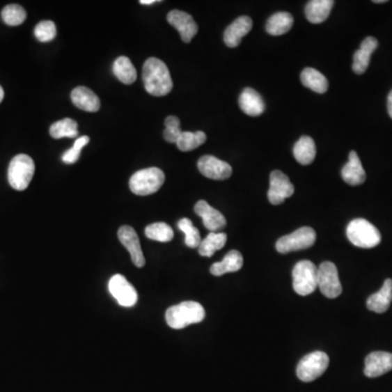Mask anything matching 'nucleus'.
Returning <instances> with one entry per match:
<instances>
[{
  "instance_id": "f257e3e1",
  "label": "nucleus",
  "mask_w": 392,
  "mask_h": 392,
  "mask_svg": "<svg viewBox=\"0 0 392 392\" xmlns=\"http://www.w3.org/2000/svg\"><path fill=\"white\" fill-rule=\"evenodd\" d=\"M143 82L145 90L150 95H168L173 88V79L169 69L164 61L158 58H148L143 65Z\"/></svg>"
},
{
  "instance_id": "f03ea898",
  "label": "nucleus",
  "mask_w": 392,
  "mask_h": 392,
  "mask_svg": "<svg viewBox=\"0 0 392 392\" xmlns=\"http://www.w3.org/2000/svg\"><path fill=\"white\" fill-rule=\"evenodd\" d=\"M205 318V310L200 303L185 301L168 308L166 322L173 329H183L187 326L198 324Z\"/></svg>"
},
{
  "instance_id": "7ed1b4c3",
  "label": "nucleus",
  "mask_w": 392,
  "mask_h": 392,
  "mask_svg": "<svg viewBox=\"0 0 392 392\" xmlns=\"http://www.w3.org/2000/svg\"><path fill=\"white\" fill-rule=\"evenodd\" d=\"M347 237L353 245L361 249H373L382 241L377 228L362 218L352 220L347 228Z\"/></svg>"
},
{
  "instance_id": "20e7f679",
  "label": "nucleus",
  "mask_w": 392,
  "mask_h": 392,
  "mask_svg": "<svg viewBox=\"0 0 392 392\" xmlns=\"http://www.w3.org/2000/svg\"><path fill=\"white\" fill-rule=\"evenodd\" d=\"M165 183V173L159 168L152 167L139 170L129 181L131 191L140 196L154 194Z\"/></svg>"
},
{
  "instance_id": "39448f33",
  "label": "nucleus",
  "mask_w": 392,
  "mask_h": 392,
  "mask_svg": "<svg viewBox=\"0 0 392 392\" xmlns=\"http://www.w3.org/2000/svg\"><path fill=\"white\" fill-rule=\"evenodd\" d=\"M36 173V165L32 158L20 154L13 158L8 168V181L11 187L17 191H24L32 181Z\"/></svg>"
},
{
  "instance_id": "423d86ee",
  "label": "nucleus",
  "mask_w": 392,
  "mask_h": 392,
  "mask_svg": "<svg viewBox=\"0 0 392 392\" xmlns=\"http://www.w3.org/2000/svg\"><path fill=\"white\" fill-rule=\"evenodd\" d=\"M318 267L311 260H301L293 268V289L299 295H310L317 288Z\"/></svg>"
},
{
  "instance_id": "0eeeda50",
  "label": "nucleus",
  "mask_w": 392,
  "mask_h": 392,
  "mask_svg": "<svg viewBox=\"0 0 392 392\" xmlns=\"http://www.w3.org/2000/svg\"><path fill=\"white\" fill-rule=\"evenodd\" d=\"M329 365V357L325 352L315 351L305 355L297 368L299 379L304 382H311L320 377Z\"/></svg>"
},
{
  "instance_id": "6e6552de",
  "label": "nucleus",
  "mask_w": 392,
  "mask_h": 392,
  "mask_svg": "<svg viewBox=\"0 0 392 392\" xmlns=\"http://www.w3.org/2000/svg\"><path fill=\"white\" fill-rule=\"evenodd\" d=\"M315 241H316L315 230L310 227H302L291 235L280 237L276 243V249L281 254H287L295 251L310 249L315 244Z\"/></svg>"
},
{
  "instance_id": "1a4fd4ad",
  "label": "nucleus",
  "mask_w": 392,
  "mask_h": 392,
  "mask_svg": "<svg viewBox=\"0 0 392 392\" xmlns=\"http://www.w3.org/2000/svg\"><path fill=\"white\" fill-rule=\"evenodd\" d=\"M317 287L320 292L329 299H336L343 293L337 267L331 262H324L318 267Z\"/></svg>"
},
{
  "instance_id": "9d476101",
  "label": "nucleus",
  "mask_w": 392,
  "mask_h": 392,
  "mask_svg": "<svg viewBox=\"0 0 392 392\" xmlns=\"http://www.w3.org/2000/svg\"><path fill=\"white\" fill-rule=\"evenodd\" d=\"M108 289L118 304L123 308H132L138 302V292L125 276L115 275L110 278Z\"/></svg>"
},
{
  "instance_id": "9b49d317",
  "label": "nucleus",
  "mask_w": 392,
  "mask_h": 392,
  "mask_svg": "<svg viewBox=\"0 0 392 392\" xmlns=\"http://www.w3.org/2000/svg\"><path fill=\"white\" fill-rule=\"evenodd\" d=\"M270 187L268 190V201L272 205H280L287 198H291L295 193V187L290 181L288 175H285L280 170H274L270 173Z\"/></svg>"
},
{
  "instance_id": "f8f14e48",
  "label": "nucleus",
  "mask_w": 392,
  "mask_h": 392,
  "mask_svg": "<svg viewBox=\"0 0 392 392\" xmlns=\"http://www.w3.org/2000/svg\"><path fill=\"white\" fill-rule=\"evenodd\" d=\"M198 167L204 177L212 180H226L233 175V167L215 156H203L198 160Z\"/></svg>"
},
{
  "instance_id": "ddd939ff",
  "label": "nucleus",
  "mask_w": 392,
  "mask_h": 392,
  "mask_svg": "<svg viewBox=\"0 0 392 392\" xmlns=\"http://www.w3.org/2000/svg\"><path fill=\"white\" fill-rule=\"evenodd\" d=\"M118 237L121 244L130 253L133 264L136 267L142 268L145 265V258L135 230L130 226H123L118 231Z\"/></svg>"
},
{
  "instance_id": "4468645a",
  "label": "nucleus",
  "mask_w": 392,
  "mask_h": 392,
  "mask_svg": "<svg viewBox=\"0 0 392 392\" xmlns=\"http://www.w3.org/2000/svg\"><path fill=\"white\" fill-rule=\"evenodd\" d=\"M167 20L169 24L173 25V28L177 29L178 32L180 33L181 38L185 42H190L198 33V24L195 23L192 15L185 11H170L167 15Z\"/></svg>"
},
{
  "instance_id": "2eb2a0df",
  "label": "nucleus",
  "mask_w": 392,
  "mask_h": 392,
  "mask_svg": "<svg viewBox=\"0 0 392 392\" xmlns=\"http://www.w3.org/2000/svg\"><path fill=\"white\" fill-rule=\"evenodd\" d=\"M194 212L202 218L203 224L210 233H217L227 226L225 216L219 210L212 207L206 201H198L195 204Z\"/></svg>"
},
{
  "instance_id": "dca6fc26",
  "label": "nucleus",
  "mask_w": 392,
  "mask_h": 392,
  "mask_svg": "<svg viewBox=\"0 0 392 392\" xmlns=\"http://www.w3.org/2000/svg\"><path fill=\"white\" fill-rule=\"evenodd\" d=\"M392 370V353L373 352L365 359L364 374L370 378H376Z\"/></svg>"
},
{
  "instance_id": "f3484780",
  "label": "nucleus",
  "mask_w": 392,
  "mask_h": 392,
  "mask_svg": "<svg viewBox=\"0 0 392 392\" xmlns=\"http://www.w3.org/2000/svg\"><path fill=\"white\" fill-rule=\"evenodd\" d=\"M253 28V21L250 17H240L233 21L231 24L226 29L224 34V40L226 45L230 48L237 47L240 45L241 40L246 34H249Z\"/></svg>"
},
{
  "instance_id": "a211bd4d",
  "label": "nucleus",
  "mask_w": 392,
  "mask_h": 392,
  "mask_svg": "<svg viewBox=\"0 0 392 392\" xmlns=\"http://www.w3.org/2000/svg\"><path fill=\"white\" fill-rule=\"evenodd\" d=\"M377 47L378 40L372 36L363 40L360 49L355 52L354 57H353L352 69L356 75H363L365 71L368 70L372 54Z\"/></svg>"
},
{
  "instance_id": "6ab92c4d",
  "label": "nucleus",
  "mask_w": 392,
  "mask_h": 392,
  "mask_svg": "<svg viewBox=\"0 0 392 392\" xmlns=\"http://www.w3.org/2000/svg\"><path fill=\"white\" fill-rule=\"evenodd\" d=\"M341 175H343L345 182L353 185V187L362 185L366 180L364 168L361 163L360 157L354 150L350 152L349 162L345 164V167L341 170Z\"/></svg>"
},
{
  "instance_id": "aec40b11",
  "label": "nucleus",
  "mask_w": 392,
  "mask_h": 392,
  "mask_svg": "<svg viewBox=\"0 0 392 392\" xmlns=\"http://www.w3.org/2000/svg\"><path fill=\"white\" fill-rule=\"evenodd\" d=\"M71 100L79 109L84 110L88 113H96L100 108L98 96L92 90L85 88V86L75 88L71 93Z\"/></svg>"
},
{
  "instance_id": "412c9836",
  "label": "nucleus",
  "mask_w": 392,
  "mask_h": 392,
  "mask_svg": "<svg viewBox=\"0 0 392 392\" xmlns=\"http://www.w3.org/2000/svg\"><path fill=\"white\" fill-rule=\"evenodd\" d=\"M392 302V279H386L382 289L368 299V308L372 312L382 314L389 310Z\"/></svg>"
},
{
  "instance_id": "4be33fe9",
  "label": "nucleus",
  "mask_w": 392,
  "mask_h": 392,
  "mask_svg": "<svg viewBox=\"0 0 392 392\" xmlns=\"http://www.w3.org/2000/svg\"><path fill=\"white\" fill-rule=\"evenodd\" d=\"M239 105L243 113L251 117H258L265 110V104L262 96L253 88H245L239 97Z\"/></svg>"
},
{
  "instance_id": "5701e85b",
  "label": "nucleus",
  "mask_w": 392,
  "mask_h": 392,
  "mask_svg": "<svg viewBox=\"0 0 392 392\" xmlns=\"http://www.w3.org/2000/svg\"><path fill=\"white\" fill-rule=\"evenodd\" d=\"M242 254L239 251L233 250L226 255L221 262L212 264V267H210V274L216 276V277H220V276L225 275L228 272H237L242 268Z\"/></svg>"
},
{
  "instance_id": "b1692460",
  "label": "nucleus",
  "mask_w": 392,
  "mask_h": 392,
  "mask_svg": "<svg viewBox=\"0 0 392 392\" xmlns=\"http://www.w3.org/2000/svg\"><path fill=\"white\" fill-rule=\"evenodd\" d=\"M334 5L332 0H312L305 8V15L311 23L318 24L327 20Z\"/></svg>"
},
{
  "instance_id": "393cba45",
  "label": "nucleus",
  "mask_w": 392,
  "mask_h": 392,
  "mask_svg": "<svg viewBox=\"0 0 392 392\" xmlns=\"http://www.w3.org/2000/svg\"><path fill=\"white\" fill-rule=\"evenodd\" d=\"M293 155L297 162L301 165H310L316 157V145L314 140L310 136H302L300 140L295 143L293 148Z\"/></svg>"
},
{
  "instance_id": "a878e982",
  "label": "nucleus",
  "mask_w": 392,
  "mask_h": 392,
  "mask_svg": "<svg viewBox=\"0 0 392 392\" xmlns=\"http://www.w3.org/2000/svg\"><path fill=\"white\" fill-rule=\"evenodd\" d=\"M301 82L305 88H310L318 94H324L328 90V80L325 75L314 68H305L301 73Z\"/></svg>"
},
{
  "instance_id": "bb28decb",
  "label": "nucleus",
  "mask_w": 392,
  "mask_h": 392,
  "mask_svg": "<svg viewBox=\"0 0 392 392\" xmlns=\"http://www.w3.org/2000/svg\"><path fill=\"white\" fill-rule=\"evenodd\" d=\"M113 71L118 80L123 84H132L136 80V70L129 58L125 56L117 58L113 65Z\"/></svg>"
},
{
  "instance_id": "cd10ccee",
  "label": "nucleus",
  "mask_w": 392,
  "mask_h": 392,
  "mask_svg": "<svg viewBox=\"0 0 392 392\" xmlns=\"http://www.w3.org/2000/svg\"><path fill=\"white\" fill-rule=\"evenodd\" d=\"M293 17L288 13H278L270 17L266 24V31L270 36H283L292 28Z\"/></svg>"
},
{
  "instance_id": "c85d7f7f",
  "label": "nucleus",
  "mask_w": 392,
  "mask_h": 392,
  "mask_svg": "<svg viewBox=\"0 0 392 392\" xmlns=\"http://www.w3.org/2000/svg\"><path fill=\"white\" fill-rule=\"evenodd\" d=\"M227 243V235L224 233H210L202 240L198 246V254L204 258H212L217 251L221 250Z\"/></svg>"
},
{
  "instance_id": "c756f323",
  "label": "nucleus",
  "mask_w": 392,
  "mask_h": 392,
  "mask_svg": "<svg viewBox=\"0 0 392 392\" xmlns=\"http://www.w3.org/2000/svg\"><path fill=\"white\" fill-rule=\"evenodd\" d=\"M50 135L54 139L69 138L75 139L78 136V123L71 118H65L63 120L53 123L49 129Z\"/></svg>"
},
{
  "instance_id": "7c9ffc66",
  "label": "nucleus",
  "mask_w": 392,
  "mask_h": 392,
  "mask_svg": "<svg viewBox=\"0 0 392 392\" xmlns=\"http://www.w3.org/2000/svg\"><path fill=\"white\" fill-rule=\"evenodd\" d=\"M205 141L206 134L203 131H198V132L182 131L180 138L178 139L175 144L181 152H190V150L200 148L201 145L205 143Z\"/></svg>"
},
{
  "instance_id": "2f4dec72",
  "label": "nucleus",
  "mask_w": 392,
  "mask_h": 392,
  "mask_svg": "<svg viewBox=\"0 0 392 392\" xmlns=\"http://www.w3.org/2000/svg\"><path fill=\"white\" fill-rule=\"evenodd\" d=\"M145 235L152 241L170 242L173 239V230L165 223H155L145 228Z\"/></svg>"
},
{
  "instance_id": "473e14b6",
  "label": "nucleus",
  "mask_w": 392,
  "mask_h": 392,
  "mask_svg": "<svg viewBox=\"0 0 392 392\" xmlns=\"http://www.w3.org/2000/svg\"><path fill=\"white\" fill-rule=\"evenodd\" d=\"M178 227L182 233H185V245L191 249H198L202 240H201L200 231L193 226L192 221L187 218H182V219L179 220Z\"/></svg>"
},
{
  "instance_id": "72a5a7b5",
  "label": "nucleus",
  "mask_w": 392,
  "mask_h": 392,
  "mask_svg": "<svg viewBox=\"0 0 392 392\" xmlns=\"http://www.w3.org/2000/svg\"><path fill=\"white\" fill-rule=\"evenodd\" d=\"M1 17L6 24L17 26L24 22L26 19V11L20 5H8L3 8Z\"/></svg>"
},
{
  "instance_id": "f704fd0d",
  "label": "nucleus",
  "mask_w": 392,
  "mask_h": 392,
  "mask_svg": "<svg viewBox=\"0 0 392 392\" xmlns=\"http://www.w3.org/2000/svg\"><path fill=\"white\" fill-rule=\"evenodd\" d=\"M34 36L40 42L53 40L57 36V29L53 21H42L34 29Z\"/></svg>"
},
{
  "instance_id": "c9c22d12",
  "label": "nucleus",
  "mask_w": 392,
  "mask_h": 392,
  "mask_svg": "<svg viewBox=\"0 0 392 392\" xmlns=\"http://www.w3.org/2000/svg\"><path fill=\"white\" fill-rule=\"evenodd\" d=\"M166 130L164 132V138L167 142L177 143L178 139L180 138L181 131L180 120L175 116H168L165 121Z\"/></svg>"
},
{
  "instance_id": "e433bc0d",
  "label": "nucleus",
  "mask_w": 392,
  "mask_h": 392,
  "mask_svg": "<svg viewBox=\"0 0 392 392\" xmlns=\"http://www.w3.org/2000/svg\"><path fill=\"white\" fill-rule=\"evenodd\" d=\"M90 142V139L86 135L84 136H81V138L77 139L75 144H73L72 148L68 150L63 155V162L68 165H71V164H75V162H78L79 158H80L81 150L84 146L88 145Z\"/></svg>"
},
{
  "instance_id": "4c0bfd02",
  "label": "nucleus",
  "mask_w": 392,
  "mask_h": 392,
  "mask_svg": "<svg viewBox=\"0 0 392 392\" xmlns=\"http://www.w3.org/2000/svg\"><path fill=\"white\" fill-rule=\"evenodd\" d=\"M388 113H389V116L392 119V90L390 92L389 96H388Z\"/></svg>"
},
{
  "instance_id": "58836bf2",
  "label": "nucleus",
  "mask_w": 392,
  "mask_h": 392,
  "mask_svg": "<svg viewBox=\"0 0 392 392\" xmlns=\"http://www.w3.org/2000/svg\"><path fill=\"white\" fill-rule=\"evenodd\" d=\"M158 3V0H141V5H152V3Z\"/></svg>"
},
{
  "instance_id": "ea45409f",
  "label": "nucleus",
  "mask_w": 392,
  "mask_h": 392,
  "mask_svg": "<svg viewBox=\"0 0 392 392\" xmlns=\"http://www.w3.org/2000/svg\"><path fill=\"white\" fill-rule=\"evenodd\" d=\"M3 96H5V93H3V88H1V86H0V103H1V102H3Z\"/></svg>"
},
{
  "instance_id": "a19ab883",
  "label": "nucleus",
  "mask_w": 392,
  "mask_h": 392,
  "mask_svg": "<svg viewBox=\"0 0 392 392\" xmlns=\"http://www.w3.org/2000/svg\"><path fill=\"white\" fill-rule=\"evenodd\" d=\"M375 3H386V0H375Z\"/></svg>"
}]
</instances>
